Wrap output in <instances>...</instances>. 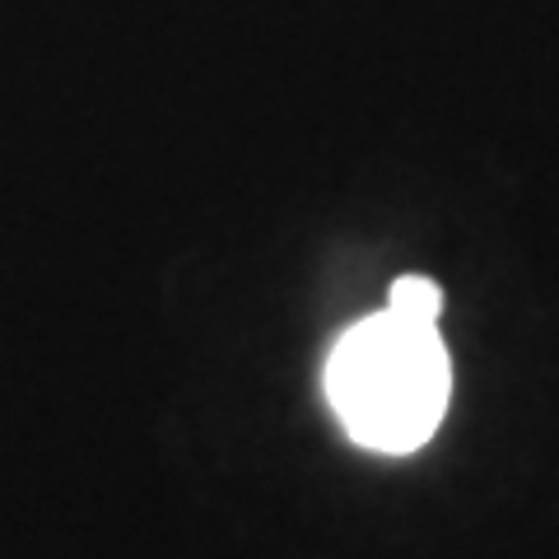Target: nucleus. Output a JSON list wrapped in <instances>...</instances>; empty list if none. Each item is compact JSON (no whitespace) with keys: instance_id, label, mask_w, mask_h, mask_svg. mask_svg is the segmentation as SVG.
I'll use <instances>...</instances> for the list:
<instances>
[{"instance_id":"f257e3e1","label":"nucleus","mask_w":559,"mask_h":559,"mask_svg":"<svg viewBox=\"0 0 559 559\" xmlns=\"http://www.w3.org/2000/svg\"><path fill=\"white\" fill-rule=\"evenodd\" d=\"M452 364L433 322L382 308L349 326L326 359V396L349 439L373 452H415L439 429Z\"/></svg>"},{"instance_id":"f03ea898","label":"nucleus","mask_w":559,"mask_h":559,"mask_svg":"<svg viewBox=\"0 0 559 559\" xmlns=\"http://www.w3.org/2000/svg\"><path fill=\"white\" fill-rule=\"evenodd\" d=\"M388 308L401 312V318H411V322H433L439 326L443 289L433 285V280H425V275H401L392 285V294H388Z\"/></svg>"}]
</instances>
